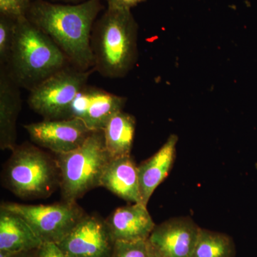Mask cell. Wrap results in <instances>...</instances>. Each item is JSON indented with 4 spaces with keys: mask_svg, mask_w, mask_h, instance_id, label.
<instances>
[{
    "mask_svg": "<svg viewBox=\"0 0 257 257\" xmlns=\"http://www.w3.org/2000/svg\"><path fill=\"white\" fill-rule=\"evenodd\" d=\"M102 9L101 0L74 5L35 0L27 18L52 39L75 68L87 71L94 69L91 39L94 21Z\"/></svg>",
    "mask_w": 257,
    "mask_h": 257,
    "instance_id": "obj_1",
    "label": "cell"
},
{
    "mask_svg": "<svg viewBox=\"0 0 257 257\" xmlns=\"http://www.w3.org/2000/svg\"><path fill=\"white\" fill-rule=\"evenodd\" d=\"M138 26L131 10L107 8L93 30L94 69L109 78H121L138 58Z\"/></svg>",
    "mask_w": 257,
    "mask_h": 257,
    "instance_id": "obj_2",
    "label": "cell"
},
{
    "mask_svg": "<svg viewBox=\"0 0 257 257\" xmlns=\"http://www.w3.org/2000/svg\"><path fill=\"white\" fill-rule=\"evenodd\" d=\"M62 50L28 18L16 21L14 44L6 68L20 87L31 90L67 67Z\"/></svg>",
    "mask_w": 257,
    "mask_h": 257,
    "instance_id": "obj_3",
    "label": "cell"
},
{
    "mask_svg": "<svg viewBox=\"0 0 257 257\" xmlns=\"http://www.w3.org/2000/svg\"><path fill=\"white\" fill-rule=\"evenodd\" d=\"M103 131H94L74 151L58 155L60 186L64 201L76 202L89 190L99 187L101 176L111 160Z\"/></svg>",
    "mask_w": 257,
    "mask_h": 257,
    "instance_id": "obj_4",
    "label": "cell"
},
{
    "mask_svg": "<svg viewBox=\"0 0 257 257\" xmlns=\"http://www.w3.org/2000/svg\"><path fill=\"white\" fill-rule=\"evenodd\" d=\"M57 165L32 145L16 147L5 171L8 188L23 198L47 197L57 182Z\"/></svg>",
    "mask_w": 257,
    "mask_h": 257,
    "instance_id": "obj_5",
    "label": "cell"
},
{
    "mask_svg": "<svg viewBox=\"0 0 257 257\" xmlns=\"http://www.w3.org/2000/svg\"><path fill=\"white\" fill-rule=\"evenodd\" d=\"M94 71L64 67L30 90L29 105L45 119L69 118L72 101Z\"/></svg>",
    "mask_w": 257,
    "mask_h": 257,
    "instance_id": "obj_6",
    "label": "cell"
},
{
    "mask_svg": "<svg viewBox=\"0 0 257 257\" xmlns=\"http://www.w3.org/2000/svg\"><path fill=\"white\" fill-rule=\"evenodd\" d=\"M2 207L21 216L43 242L58 243L84 216L77 203L65 201L47 205L6 203Z\"/></svg>",
    "mask_w": 257,
    "mask_h": 257,
    "instance_id": "obj_7",
    "label": "cell"
},
{
    "mask_svg": "<svg viewBox=\"0 0 257 257\" xmlns=\"http://www.w3.org/2000/svg\"><path fill=\"white\" fill-rule=\"evenodd\" d=\"M24 127L34 143L57 155L77 150L92 133L82 120L77 118L45 119Z\"/></svg>",
    "mask_w": 257,
    "mask_h": 257,
    "instance_id": "obj_8",
    "label": "cell"
},
{
    "mask_svg": "<svg viewBox=\"0 0 257 257\" xmlns=\"http://www.w3.org/2000/svg\"><path fill=\"white\" fill-rule=\"evenodd\" d=\"M111 241L106 222L84 215L57 244L69 257H106L110 253Z\"/></svg>",
    "mask_w": 257,
    "mask_h": 257,
    "instance_id": "obj_9",
    "label": "cell"
},
{
    "mask_svg": "<svg viewBox=\"0 0 257 257\" xmlns=\"http://www.w3.org/2000/svg\"><path fill=\"white\" fill-rule=\"evenodd\" d=\"M201 227L188 216L155 226L148 241L166 257H192Z\"/></svg>",
    "mask_w": 257,
    "mask_h": 257,
    "instance_id": "obj_10",
    "label": "cell"
},
{
    "mask_svg": "<svg viewBox=\"0 0 257 257\" xmlns=\"http://www.w3.org/2000/svg\"><path fill=\"white\" fill-rule=\"evenodd\" d=\"M113 241H145L155 225L147 206L141 203L115 209L106 221Z\"/></svg>",
    "mask_w": 257,
    "mask_h": 257,
    "instance_id": "obj_11",
    "label": "cell"
},
{
    "mask_svg": "<svg viewBox=\"0 0 257 257\" xmlns=\"http://www.w3.org/2000/svg\"><path fill=\"white\" fill-rule=\"evenodd\" d=\"M178 137L172 135L150 158L138 166L141 204L147 206L150 198L170 174L176 159Z\"/></svg>",
    "mask_w": 257,
    "mask_h": 257,
    "instance_id": "obj_12",
    "label": "cell"
},
{
    "mask_svg": "<svg viewBox=\"0 0 257 257\" xmlns=\"http://www.w3.org/2000/svg\"><path fill=\"white\" fill-rule=\"evenodd\" d=\"M20 86L12 78L8 69H0V148H16L17 120L21 110Z\"/></svg>",
    "mask_w": 257,
    "mask_h": 257,
    "instance_id": "obj_13",
    "label": "cell"
},
{
    "mask_svg": "<svg viewBox=\"0 0 257 257\" xmlns=\"http://www.w3.org/2000/svg\"><path fill=\"white\" fill-rule=\"evenodd\" d=\"M99 187L126 202L141 203L138 166L131 155L111 159L101 176Z\"/></svg>",
    "mask_w": 257,
    "mask_h": 257,
    "instance_id": "obj_14",
    "label": "cell"
},
{
    "mask_svg": "<svg viewBox=\"0 0 257 257\" xmlns=\"http://www.w3.org/2000/svg\"><path fill=\"white\" fill-rule=\"evenodd\" d=\"M43 241L21 216L1 207L0 251L19 254L39 248Z\"/></svg>",
    "mask_w": 257,
    "mask_h": 257,
    "instance_id": "obj_15",
    "label": "cell"
},
{
    "mask_svg": "<svg viewBox=\"0 0 257 257\" xmlns=\"http://www.w3.org/2000/svg\"><path fill=\"white\" fill-rule=\"evenodd\" d=\"M135 128V116L123 111L116 113L108 121L103 133L106 150L111 159L130 155Z\"/></svg>",
    "mask_w": 257,
    "mask_h": 257,
    "instance_id": "obj_16",
    "label": "cell"
},
{
    "mask_svg": "<svg viewBox=\"0 0 257 257\" xmlns=\"http://www.w3.org/2000/svg\"><path fill=\"white\" fill-rule=\"evenodd\" d=\"M126 101L124 96L94 87L90 105L83 121L91 131H103L111 118L122 111Z\"/></svg>",
    "mask_w": 257,
    "mask_h": 257,
    "instance_id": "obj_17",
    "label": "cell"
},
{
    "mask_svg": "<svg viewBox=\"0 0 257 257\" xmlns=\"http://www.w3.org/2000/svg\"><path fill=\"white\" fill-rule=\"evenodd\" d=\"M234 253L229 235L201 228L192 257H234Z\"/></svg>",
    "mask_w": 257,
    "mask_h": 257,
    "instance_id": "obj_18",
    "label": "cell"
},
{
    "mask_svg": "<svg viewBox=\"0 0 257 257\" xmlns=\"http://www.w3.org/2000/svg\"><path fill=\"white\" fill-rule=\"evenodd\" d=\"M16 21L0 15V62L6 66L9 62L15 41Z\"/></svg>",
    "mask_w": 257,
    "mask_h": 257,
    "instance_id": "obj_19",
    "label": "cell"
},
{
    "mask_svg": "<svg viewBox=\"0 0 257 257\" xmlns=\"http://www.w3.org/2000/svg\"><path fill=\"white\" fill-rule=\"evenodd\" d=\"M148 239L114 242L112 257H148Z\"/></svg>",
    "mask_w": 257,
    "mask_h": 257,
    "instance_id": "obj_20",
    "label": "cell"
},
{
    "mask_svg": "<svg viewBox=\"0 0 257 257\" xmlns=\"http://www.w3.org/2000/svg\"><path fill=\"white\" fill-rule=\"evenodd\" d=\"M34 0H0V15L15 20L27 18Z\"/></svg>",
    "mask_w": 257,
    "mask_h": 257,
    "instance_id": "obj_21",
    "label": "cell"
},
{
    "mask_svg": "<svg viewBox=\"0 0 257 257\" xmlns=\"http://www.w3.org/2000/svg\"><path fill=\"white\" fill-rule=\"evenodd\" d=\"M93 89L94 87L86 86L76 96L72 101L69 109V118H77L82 120L87 114L89 106L92 100Z\"/></svg>",
    "mask_w": 257,
    "mask_h": 257,
    "instance_id": "obj_22",
    "label": "cell"
},
{
    "mask_svg": "<svg viewBox=\"0 0 257 257\" xmlns=\"http://www.w3.org/2000/svg\"><path fill=\"white\" fill-rule=\"evenodd\" d=\"M38 250L39 257H69L56 243L43 242Z\"/></svg>",
    "mask_w": 257,
    "mask_h": 257,
    "instance_id": "obj_23",
    "label": "cell"
},
{
    "mask_svg": "<svg viewBox=\"0 0 257 257\" xmlns=\"http://www.w3.org/2000/svg\"><path fill=\"white\" fill-rule=\"evenodd\" d=\"M107 8L131 10L134 7L146 0H105Z\"/></svg>",
    "mask_w": 257,
    "mask_h": 257,
    "instance_id": "obj_24",
    "label": "cell"
},
{
    "mask_svg": "<svg viewBox=\"0 0 257 257\" xmlns=\"http://www.w3.org/2000/svg\"><path fill=\"white\" fill-rule=\"evenodd\" d=\"M148 257H166L148 241Z\"/></svg>",
    "mask_w": 257,
    "mask_h": 257,
    "instance_id": "obj_25",
    "label": "cell"
},
{
    "mask_svg": "<svg viewBox=\"0 0 257 257\" xmlns=\"http://www.w3.org/2000/svg\"><path fill=\"white\" fill-rule=\"evenodd\" d=\"M20 253H19V254L16 255L15 257H30V256H19V255H20Z\"/></svg>",
    "mask_w": 257,
    "mask_h": 257,
    "instance_id": "obj_26",
    "label": "cell"
},
{
    "mask_svg": "<svg viewBox=\"0 0 257 257\" xmlns=\"http://www.w3.org/2000/svg\"><path fill=\"white\" fill-rule=\"evenodd\" d=\"M59 1H74V0H59Z\"/></svg>",
    "mask_w": 257,
    "mask_h": 257,
    "instance_id": "obj_27",
    "label": "cell"
}]
</instances>
